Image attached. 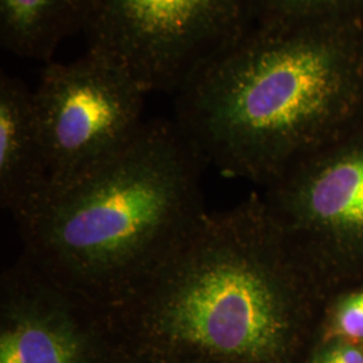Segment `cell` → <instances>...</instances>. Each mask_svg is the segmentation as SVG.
Wrapping results in <instances>:
<instances>
[{
    "label": "cell",
    "mask_w": 363,
    "mask_h": 363,
    "mask_svg": "<svg viewBox=\"0 0 363 363\" xmlns=\"http://www.w3.org/2000/svg\"><path fill=\"white\" fill-rule=\"evenodd\" d=\"M363 113V23L257 26L178 91L177 118L206 163L276 179Z\"/></svg>",
    "instance_id": "6da1fadb"
},
{
    "label": "cell",
    "mask_w": 363,
    "mask_h": 363,
    "mask_svg": "<svg viewBox=\"0 0 363 363\" xmlns=\"http://www.w3.org/2000/svg\"><path fill=\"white\" fill-rule=\"evenodd\" d=\"M206 162L175 121H150L76 179L52 184L18 230L23 256L101 311L143 283L208 213Z\"/></svg>",
    "instance_id": "7a4b0ae2"
},
{
    "label": "cell",
    "mask_w": 363,
    "mask_h": 363,
    "mask_svg": "<svg viewBox=\"0 0 363 363\" xmlns=\"http://www.w3.org/2000/svg\"><path fill=\"white\" fill-rule=\"evenodd\" d=\"M294 250L269 211H208L106 325L167 355L267 363L286 347L301 304Z\"/></svg>",
    "instance_id": "3957f363"
},
{
    "label": "cell",
    "mask_w": 363,
    "mask_h": 363,
    "mask_svg": "<svg viewBox=\"0 0 363 363\" xmlns=\"http://www.w3.org/2000/svg\"><path fill=\"white\" fill-rule=\"evenodd\" d=\"M259 0H94L88 50L124 67L148 93L179 91L259 18Z\"/></svg>",
    "instance_id": "277c9868"
},
{
    "label": "cell",
    "mask_w": 363,
    "mask_h": 363,
    "mask_svg": "<svg viewBox=\"0 0 363 363\" xmlns=\"http://www.w3.org/2000/svg\"><path fill=\"white\" fill-rule=\"evenodd\" d=\"M148 91L99 52L48 62L34 101L52 184L76 179L116 155L143 127Z\"/></svg>",
    "instance_id": "5b68a950"
},
{
    "label": "cell",
    "mask_w": 363,
    "mask_h": 363,
    "mask_svg": "<svg viewBox=\"0 0 363 363\" xmlns=\"http://www.w3.org/2000/svg\"><path fill=\"white\" fill-rule=\"evenodd\" d=\"M0 363H89L104 315L22 255L0 281Z\"/></svg>",
    "instance_id": "8992f818"
},
{
    "label": "cell",
    "mask_w": 363,
    "mask_h": 363,
    "mask_svg": "<svg viewBox=\"0 0 363 363\" xmlns=\"http://www.w3.org/2000/svg\"><path fill=\"white\" fill-rule=\"evenodd\" d=\"M346 128L274 179L277 211L269 214L286 237L308 230L363 237V130L346 135Z\"/></svg>",
    "instance_id": "52a82bcc"
},
{
    "label": "cell",
    "mask_w": 363,
    "mask_h": 363,
    "mask_svg": "<svg viewBox=\"0 0 363 363\" xmlns=\"http://www.w3.org/2000/svg\"><path fill=\"white\" fill-rule=\"evenodd\" d=\"M52 183L39 127L34 89L10 74L0 76V203L22 220Z\"/></svg>",
    "instance_id": "ba28073f"
},
{
    "label": "cell",
    "mask_w": 363,
    "mask_h": 363,
    "mask_svg": "<svg viewBox=\"0 0 363 363\" xmlns=\"http://www.w3.org/2000/svg\"><path fill=\"white\" fill-rule=\"evenodd\" d=\"M94 0H0L1 46L22 58L50 62L67 37L84 31Z\"/></svg>",
    "instance_id": "9c48e42d"
},
{
    "label": "cell",
    "mask_w": 363,
    "mask_h": 363,
    "mask_svg": "<svg viewBox=\"0 0 363 363\" xmlns=\"http://www.w3.org/2000/svg\"><path fill=\"white\" fill-rule=\"evenodd\" d=\"M259 26L363 23V0H259Z\"/></svg>",
    "instance_id": "30bf717a"
},
{
    "label": "cell",
    "mask_w": 363,
    "mask_h": 363,
    "mask_svg": "<svg viewBox=\"0 0 363 363\" xmlns=\"http://www.w3.org/2000/svg\"><path fill=\"white\" fill-rule=\"evenodd\" d=\"M337 327L351 339H363V292L347 298L339 308Z\"/></svg>",
    "instance_id": "8fae6325"
},
{
    "label": "cell",
    "mask_w": 363,
    "mask_h": 363,
    "mask_svg": "<svg viewBox=\"0 0 363 363\" xmlns=\"http://www.w3.org/2000/svg\"><path fill=\"white\" fill-rule=\"evenodd\" d=\"M316 363H363V355L350 346H337L325 351Z\"/></svg>",
    "instance_id": "7c38bea8"
},
{
    "label": "cell",
    "mask_w": 363,
    "mask_h": 363,
    "mask_svg": "<svg viewBox=\"0 0 363 363\" xmlns=\"http://www.w3.org/2000/svg\"><path fill=\"white\" fill-rule=\"evenodd\" d=\"M166 357L167 358H164L163 361H159L157 363H178V358L177 357H174V358H171V355H166ZM184 359H186V363H214L202 361V359H194V358H184Z\"/></svg>",
    "instance_id": "4fadbf2b"
}]
</instances>
